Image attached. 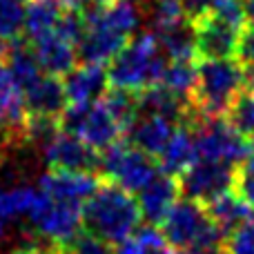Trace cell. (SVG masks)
Returning a JSON list of instances; mask_svg holds the SVG:
<instances>
[{"mask_svg":"<svg viewBox=\"0 0 254 254\" xmlns=\"http://www.w3.org/2000/svg\"><path fill=\"white\" fill-rule=\"evenodd\" d=\"M4 54H7V43L0 40V61H4Z\"/></svg>","mask_w":254,"mask_h":254,"instance_id":"cell-40","label":"cell"},{"mask_svg":"<svg viewBox=\"0 0 254 254\" xmlns=\"http://www.w3.org/2000/svg\"><path fill=\"white\" fill-rule=\"evenodd\" d=\"M196 161H198V154H196V140H194L192 129L183 123L176 125L170 143L165 145L161 156L156 158L158 170L167 176L179 179V176Z\"/></svg>","mask_w":254,"mask_h":254,"instance_id":"cell-18","label":"cell"},{"mask_svg":"<svg viewBox=\"0 0 254 254\" xmlns=\"http://www.w3.org/2000/svg\"><path fill=\"white\" fill-rule=\"evenodd\" d=\"M65 254H116V246H112L105 239L96 237L83 228L76 234L74 241L67 246Z\"/></svg>","mask_w":254,"mask_h":254,"instance_id":"cell-29","label":"cell"},{"mask_svg":"<svg viewBox=\"0 0 254 254\" xmlns=\"http://www.w3.org/2000/svg\"><path fill=\"white\" fill-rule=\"evenodd\" d=\"M2 152H4V147L0 145V165H2Z\"/></svg>","mask_w":254,"mask_h":254,"instance_id":"cell-41","label":"cell"},{"mask_svg":"<svg viewBox=\"0 0 254 254\" xmlns=\"http://www.w3.org/2000/svg\"><path fill=\"white\" fill-rule=\"evenodd\" d=\"M225 246L230 254H254V216L225 237Z\"/></svg>","mask_w":254,"mask_h":254,"instance_id":"cell-31","label":"cell"},{"mask_svg":"<svg viewBox=\"0 0 254 254\" xmlns=\"http://www.w3.org/2000/svg\"><path fill=\"white\" fill-rule=\"evenodd\" d=\"M212 16H216L225 25L234 27L239 31H246L250 27L248 25V13H246V7H243V0H214Z\"/></svg>","mask_w":254,"mask_h":254,"instance_id":"cell-28","label":"cell"},{"mask_svg":"<svg viewBox=\"0 0 254 254\" xmlns=\"http://www.w3.org/2000/svg\"><path fill=\"white\" fill-rule=\"evenodd\" d=\"M239 61L246 65V69L254 67V27H248L241 36V49H239Z\"/></svg>","mask_w":254,"mask_h":254,"instance_id":"cell-34","label":"cell"},{"mask_svg":"<svg viewBox=\"0 0 254 254\" xmlns=\"http://www.w3.org/2000/svg\"><path fill=\"white\" fill-rule=\"evenodd\" d=\"M4 65L9 67V71H11V76L16 78V83L20 85L22 92H25L27 87H31V85L43 76V67H40L34 47H31V43L25 36L7 43Z\"/></svg>","mask_w":254,"mask_h":254,"instance_id":"cell-20","label":"cell"},{"mask_svg":"<svg viewBox=\"0 0 254 254\" xmlns=\"http://www.w3.org/2000/svg\"><path fill=\"white\" fill-rule=\"evenodd\" d=\"M194 27V45H196V61H225L239 58L243 31L225 25L216 16H205L192 22Z\"/></svg>","mask_w":254,"mask_h":254,"instance_id":"cell-10","label":"cell"},{"mask_svg":"<svg viewBox=\"0 0 254 254\" xmlns=\"http://www.w3.org/2000/svg\"><path fill=\"white\" fill-rule=\"evenodd\" d=\"M38 190L29 185L18 188H0V239H4L11 230V223L20 216H27L31 203L36 198Z\"/></svg>","mask_w":254,"mask_h":254,"instance_id":"cell-22","label":"cell"},{"mask_svg":"<svg viewBox=\"0 0 254 254\" xmlns=\"http://www.w3.org/2000/svg\"><path fill=\"white\" fill-rule=\"evenodd\" d=\"M196 140V154L201 161L241 165L252 154L250 138L241 136L225 116H190L188 123Z\"/></svg>","mask_w":254,"mask_h":254,"instance_id":"cell-5","label":"cell"},{"mask_svg":"<svg viewBox=\"0 0 254 254\" xmlns=\"http://www.w3.org/2000/svg\"><path fill=\"white\" fill-rule=\"evenodd\" d=\"M43 156L49 170L94 172V174H98L101 152L89 147L83 138L69 134V131H58L56 138L43 147Z\"/></svg>","mask_w":254,"mask_h":254,"instance_id":"cell-11","label":"cell"},{"mask_svg":"<svg viewBox=\"0 0 254 254\" xmlns=\"http://www.w3.org/2000/svg\"><path fill=\"white\" fill-rule=\"evenodd\" d=\"M149 254H183V252L174 250L172 246H163V248H158V250H154V252H149Z\"/></svg>","mask_w":254,"mask_h":254,"instance_id":"cell-39","label":"cell"},{"mask_svg":"<svg viewBox=\"0 0 254 254\" xmlns=\"http://www.w3.org/2000/svg\"><path fill=\"white\" fill-rule=\"evenodd\" d=\"M140 219L138 198L121 185L103 179L101 188L83 203V228L96 237L119 246L136 232Z\"/></svg>","mask_w":254,"mask_h":254,"instance_id":"cell-1","label":"cell"},{"mask_svg":"<svg viewBox=\"0 0 254 254\" xmlns=\"http://www.w3.org/2000/svg\"><path fill=\"white\" fill-rule=\"evenodd\" d=\"M172 134H174V123H172V121L163 119V116L140 114L138 119H136V123L129 127V131L125 134V138L129 140L136 149L158 158L161 152L165 149V145L170 143Z\"/></svg>","mask_w":254,"mask_h":254,"instance_id":"cell-17","label":"cell"},{"mask_svg":"<svg viewBox=\"0 0 254 254\" xmlns=\"http://www.w3.org/2000/svg\"><path fill=\"white\" fill-rule=\"evenodd\" d=\"M31 47H34L36 58H38L43 71L45 74H52V76H61L63 78L65 74H69V71L74 69L76 61H78L76 45L67 43L56 31H49V34L31 40Z\"/></svg>","mask_w":254,"mask_h":254,"instance_id":"cell-15","label":"cell"},{"mask_svg":"<svg viewBox=\"0 0 254 254\" xmlns=\"http://www.w3.org/2000/svg\"><path fill=\"white\" fill-rule=\"evenodd\" d=\"M25 107L27 114L43 116H61L67 107V94L61 76L43 74L31 87L25 89Z\"/></svg>","mask_w":254,"mask_h":254,"instance_id":"cell-16","label":"cell"},{"mask_svg":"<svg viewBox=\"0 0 254 254\" xmlns=\"http://www.w3.org/2000/svg\"><path fill=\"white\" fill-rule=\"evenodd\" d=\"M207 223H210V216H207V210L203 203L179 198L158 228H161L167 246L183 252L194 246L196 237Z\"/></svg>","mask_w":254,"mask_h":254,"instance_id":"cell-9","label":"cell"},{"mask_svg":"<svg viewBox=\"0 0 254 254\" xmlns=\"http://www.w3.org/2000/svg\"><path fill=\"white\" fill-rule=\"evenodd\" d=\"M167 56L163 52L154 31H140L131 36L127 45L107 65L110 87L143 92L145 87L158 85L167 67Z\"/></svg>","mask_w":254,"mask_h":254,"instance_id":"cell-2","label":"cell"},{"mask_svg":"<svg viewBox=\"0 0 254 254\" xmlns=\"http://www.w3.org/2000/svg\"><path fill=\"white\" fill-rule=\"evenodd\" d=\"M250 145H252V154H250V156H252V158H254V138H252V140H250Z\"/></svg>","mask_w":254,"mask_h":254,"instance_id":"cell-42","label":"cell"},{"mask_svg":"<svg viewBox=\"0 0 254 254\" xmlns=\"http://www.w3.org/2000/svg\"><path fill=\"white\" fill-rule=\"evenodd\" d=\"M225 119L241 136L250 140L254 138V89L246 87L234 98V103L225 112Z\"/></svg>","mask_w":254,"mask_h":254,"instance_id":"cell-27","label":"cell"},{"mask_svg":"<svg viewBox=\"0 0 254 254\" xmlns=\"http://www.w3.org/2000/svg\"><path fill=\"white\" fill-rule=\"evenodd\" d=\"M67 103H96L110 89L105 65L83 63L63 76Z\"/></svg>","mask_w":254,"mask_h":254,"instance_id":"cell-14","label":"cell"},{"mask_svg":"<svg viewBox=\"0 0 254 254\" xmlns=\"http://www.w3.org/2000/svg\"><path fill=\"white\" fill-rule=\"evenodd\" d=\"M205 210H207V216L219 225L225 237L230 232H234L243 221L254 216V207L246 198L239 196L234 190H228V192L219 194L216 198H212L210 203H205Z\"/></svg>","mask_w":254,"mask_h":254,"instance_id":"cell-19","label":"cell"},{"mask_svg":"<svg viewBox=\"0 0 254 254\" xmlns=\"http://www.w3.org/2000/svg\"><path fill=\"white\" fill-rule=\"evenodd\" d=\"M183 254H230V250L228 246L214 248V250H194V248H190V250H183Z\"/></svg>","mask_w":254,"mask_h":254,"instance_id":"cell-37","label":"cell"},{"mask_svg":"<svg viewBox=\"0 0 254 254\" xmlns=\"http://www.w3.org/2000/svg\"><path fill=\"white\" fill-rule=\"evenodd\" d=\"M234 192L254 207V158L250 156L234 167Z\"/></svg>","mask_w":254,"mask_h":254,"instance_id":"cell-32","label":"cell"},{"mask_svg":"<svg viewBox=\"0 0 254 254\" xmlns=\"http://www.w3.org/2000/svg\"><path fill=\"white\" fill-rule=\"evenodd\" d=\"M98 101L105 105V110L112 114V119L119 123L123 136L129 131V127L134 125L136 119L140 116L138 94H136V92H127V89L110 87L101 98H98Z\"/></svg>","mask_w":254,"mask_h":254,"instance_id":"cell-23","label":"cell"},{"mask_svg":"<svg viewBox=\"0 0 254 254\" xmlns=\"http://www.w3.org/2000/svg\"><path fill=\"white\" fill-rule=\"evenodd\" d=\"M163 52L170 61H196V45H194V27L190 20L163 31L156 36Z\"/></svg>","mask_w":254,"mask_h":254,"instance_id":"cell-24","label":"cell"},{"mask_svg":"<svg viewBox=\"0 0 254 254\" xmlns=\"http://www.w3.org/2000/svg\"><path fill=\"white\" fill-rule=\"evenodd\" d=\"M181 7H183V13L190 22H196L212 13L214 0H181Z\"/></svg>","mask_w":254,"mask_h":254,"instance_id":"cell-33","label":"cell"},{"mask_svg":"<svg viewBox=\"0 0 254 254\" xmlns=\"http://www.w3.org/2000/svg\"><path fill=\"white\" fill-rule=\"evenodd\" d=\"M11 254H56L52 250V248H47V246H25V248H18V250H13Z\"/></svg>","mask_w":254,"mask_h":254,"instance_id":"cell-36","label":"cell"},{"mask_svg":"<svg viewBox=\"0 0 254 254\" xmlns=\"http://www.w3.org/2000/svg\"><path fill=\"white\" fill-rule=\"evenodd\" d=\"M116 254H147V248L138 241V239L131 234L129 239H125L123 243L116 246Z\"/></svg>","mask_w":254,"mask_h":254,"instance_id":"cell-35","label":"cell"},{"mask_svg":"<svg viewBox=\"0 0 254 254\" xmlns=\"http://www.w3.org/2000/svg\"><path fill=\"white\" fill-rule=\"evenodd\" d=\"M25 219L34 228L36 237L45 241V246L56 254H65L67 246L83 230V203L54 201L38 188Z\"/></svg>","mask_w":254,"mask_h":254,"instance_id":"cell-4","label":"cell"},{"mask_svg":"<svg viewBox=\"0 0 254 254\" xmlns=\"http://www.w3.org/2000/svg\"><path fill=\"white\" fill-rule=\"evenodd\" d=\"M158 172L161 170H158L156 158L136 149L125 136L112 143L110 147L101 149L98 176L121 185L131 194L140 192Z\"/></svg>","mask_w":254,"mask_h":254,"instance_id":"cell-6","label":"cell"},{"mask_svg":"<svg viewBox=\"0 0 254 254\" xmlns=\"http://www.w3.org/2000/svg\"><path fill=\"white\" fill-rule=\"evenodd\" d=\"M248 87V69L239 58L196 61V87L190 105L194 116H225L234 98Z\"/></svg>","mask_w":254,"mask_h":254,"instance_id":"cell-3","label":"cell"},{"mask_svg":"<svg viewBox=\"0 0 254 254\" xmlns=\"http://www.w3.org/2000/svg\"><path fill=\"white\" fill-rule=\"evenodd\" d=\"M54 31H56L58 36H63L67 43H71V45L78 47V43L83 40V36H85V18H83V13L76 11V9H65Z\"/></svg>","mask_w":254,"mask_h":254,"instance_id":"cell-30","label":"cell"},{"mask_svg":"<svg viewBox=\"0 0 254 254\" xmlns=\"http://www.w3.org/2000/svg\"><path fill=\"white\" fill-rule=\"evenodd\" d=\"M179 198H181L179 179L158 172V174L138 192L140 214H143V219L147 221V223L161 225L163 221H165L167 212L172 210V205H174Z\"/></svg>","mask_w":254,"mask_h":254,"instance_id":"cell-13","label":"cell"},{"mask_svg":"<svg viewBox=\"0 0 254 254\" xmlns=\"http://www.w3.org/2000/svg\"><path fill=\"white\" fill-rule=\"evenodd\" d=\"M161 85H165L170 92L190 103L194 87H196V61H170Z\"/></svg>","mask_w":254,"mask_h":254,"instance_id":"cell-25","label":"cell"},{"mask_svg":"<svg viewBox=\"0 0 254 254\" xmlns=\"http://www.w3.org/2000/svg\"><path fill=\"white\" fill-rule=\"evenodd\" d=\"M103 179L94 172H65V170H49L40 176L38 185L45 194L54 201H69L85 203L98 188Z\"/></svg>","mask_w":254,"mask_h":254,"instance_id":"cell-12","label":"cell"},{"mask_svg":"<svg viewBox=\"0 0 254 254\" xmlns=\"http://www.w3.org/2000/svg\"><path fill=\"white\" fill-rule=\"evenodd\" d=\"M179 188L183 198L198 201L205 205L219 194L234 188V167L198 158L179 176Z\"/></svg>","mask_w":254,"mask_h":254,"instance_id":"cell-8","label":"cell"},{"mask_svg":"<svg viewBox=\"0 0 254 254\" xmlns=\"http://www.w3.org/2000/svg\"><path fill=\"white\" fill-rule=\"evenodd\" d=\"M243 7L248 13V25L254 27V0H243Z\"/></svg>","mask_w":254,"mask_h":254,"instance_id":"cell-38","label":"cell"},{"mask_svg":"<svg viewBox=\"0 0 254 254\" xmlns=\"http://www.w3.org/2000/svg\"><path fill=\"white\" fill-rule=\"evenodd\" d=\"M29 0H0V40L11 43L25 36V16Z\"/></svg>","mask_w":254,"mask_h":254,"instance_id":"cell-26","label":"cell"},{"mask_svg":"<svg viewBox=\"0 0 254 254\" xmlns=\"http://www.w3.org/2000/svg\"><path fill=\"white\" fill-rule=\"evenodd\" d=\"M63 11L65 7L61 0H29L25 16V38L31 43V40L54 31Z\"/></svg>","mask_w":254,"mask_h":254,"instance_id":"cell-21","label":"cell"},{"mask_svg":"<svg viewBox=\"0 0 254 254\" xmlns=\"http://www.w3.org/2000/svg\"><path fill=\"white\" fill-rule=\"evenodd\" d=\"M61 131H69L83 138L89 147L105 149L119 138H123L119 123L112 119L101 101L96 103H67L63 114L58 116Z\"/></svg>","mask_w":254,"mask_h":254,"instance_id":"cell-7","label":"cell"}]
</instances>
